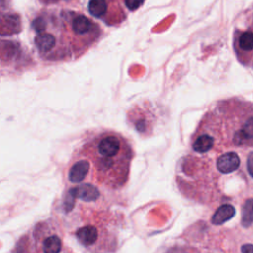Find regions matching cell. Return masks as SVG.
I'll list each match as a JSON object with an SVG mask.
<instances>
[{"label":"cell","instance_id":"1","mask_svg":"<svg viewBox=\"0 0 253 253\" xmlns=\"http://www.w3.org/2000/svg\"><path fill=\"white\" fill-rule=\"evenodd\" d=\"M134 150L129 141L114 131L99 132L86 140L68 169L71 184L87 183L121 190L129 181Z\"/></svg>","mask_w":253,"mask_h":253},{"label":"cell","instance_id":"2","mask_svg":"<svg viewBox=\"0 0 253 253\" xmlns=\"http://www.w3.org/2000/svg\"><path fill=\"white\" fill-rule=\"evenodd\" d=\"M38 55L49 62L74 61L92 48L102 36L98 24L83 13L44 10L31 23Z\"/></svg>","mask_w":253,"mask_h":253},{"label":"cell","instance_id":"3","mask_svg":"<svg viewBox=\"0 0 253 253\" xmlns=\"http://www.w3.org/2000/svg\"><path fill=\"white\" fill-rule=\"evenodd\" d=\"M14 253H69L64 233L53 219L36 224L17 242Z\"/></svg>","mask_w":253,"mask_h":253},{"label":"cell","instance_id":"4","mask_svg":"<svg viewBox=\"0 0 253 253\" xmlns=\"http://www.w3.org/2000/svg\"><path fill=\"white\" fill-rule=\"evenodd\" d=\"M74 235L78 242L92 253H110L117 245L112 232L103 225V222L97 220H87L77 227Z\"/></svg>","mask_w":253,"mask_h":253},{"label":"cell","instance_id":"5","mask_svg":"<svg viewBox=\"0 0 253 253\" xmlns=\"http://www.w3.org/2000/svg\"><path fill=\"white\" fill-rule=\"evenodd\" d=\"M233 49L240 64L253 68V17L244 27L235 30Z\"/></svg>","mask_w":253,"mask_h":253},{"label":"cell","instance_id":"6","mask_svg":"<svg viewBox=\"0 0 253 253\" xmlns=\"http://www.w3.org/2000/svg\"><path fill=\"white\" fill-rule=\"evenodd\" d=\"M120 0H89V13L104 21L107 25H114L126 19V13L122 9Z\"/></svg>","mask_w":253,"mask_h":253},{"label":"cell","instance_id":"7","mask_svg":"<svg viewBox=\"0 0 253 253\" xmlns=\"http://www.w3.org/2000/svg\"><path fill=\"white\" fill-rule=\"evenodd\" d=\"M240 166V158L235 152H226L217 157L216 167L218 172L222 174H229L234 172Z\"/></svg>","mask_w":253,"mask_h":253},{"label":"cell","instance_id":"8","mask_svg":"<svg viewBox=\"0 0 253 253\" xmlns=\"http://www.w3.org/2000/svg\"><path fill=\"white\" fill-rule=\"evenodd\" d=\"M250 140H253V116L247 118L242 124L241 129L234 134L233 144L239 146Z\"/></svg>","mask_w":253,"mask_h":253},{"label":"cell","instance_id":"9","mask_svg":"<svg viewBox=\"0 0 253 253\" xmlns=\"http://www.w3.org/2000/svg\"><path fill=\"white\" fill-rule=\"evenodd\" d=\"M235 215V209L233 206L229 204H225L220 206L212 217V223L216 225H220L225 221L231 219Z\"/></svg>","mask_w":253,"mask_h":253},{"label":"cell","instance_id":"10","mask_svg":"<svg viewBox=\"0 0 253 253\" xmlns=\"http://www.w3.org/2000/svg\"><path fill=\"white\" fill-rule=\"evenodd\" d=\"M253 223V199H247L242 206L241 225L248 228Z\"/></svg>","mask_w":253,"mask_h":253},{"label":"cell","instance_id":"11","mask_svg":"<svg viewBox=\"0 0 253 253\" xmlns=\"http://www.w3.org/2000/svg\"><path fill=\"white\" fill-rule=\"evenodd\" d=\"M159 253H199L196 248L186 245L185 243H175L167 246Z\"/></svg>","mask_w":253,"mask_h":253},{"label":"cell","instance_id":"12","mask_svg":"<svg viewBox=\"0 0 253 253\" xmlns=\"http://www.w3.org/2000/svg\"><path fill=\"white\" fill-rule=\"evenodd\" d=\"M246 167H247V172L248 174L253 178V151L250 152L247 156L246 160Z\"/></svg>","mask_w":253,"mask_h":253},{"label":"cell","instance_id":"13","mask_svg":"<svg viewBox=\"0 0 253 253\" xmlns=\"http://www.w3.org/2000/svg\"><path fill=\"white\" fill-rule=\"evenodd\" d=\"M241 252L242 253H253V244L246 243L241 246Z\"/></svg>","mask_w":253,"mask_h":253},{"label":"cell","instance_id":"14","mask_svg":"<svg viewBox=\"0 0 253 253\" xmlns=\"http://www.w3.org/2000/svg\"><path fill=\"white\" fill-rule=\"evenodd\" d=\"M62 1V0H41V2L46 4V5H51V4H55Z\"/></svg>","mask_w":253,"mask_h":253}]
</instances>
